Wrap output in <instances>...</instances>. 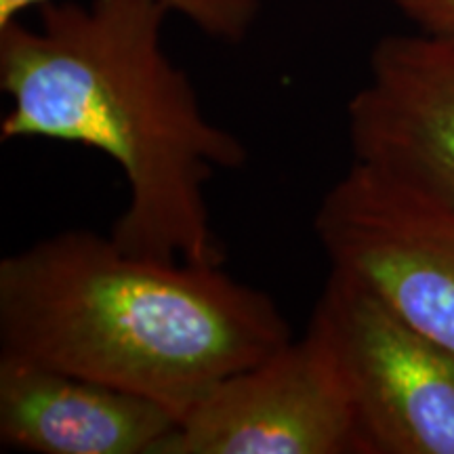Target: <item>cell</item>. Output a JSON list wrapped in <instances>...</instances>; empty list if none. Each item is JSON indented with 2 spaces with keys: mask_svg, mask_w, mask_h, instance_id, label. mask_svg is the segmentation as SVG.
I'll use <instances>...</instances> for the list:
<instances>
[{
  "mask_svg": "<svg viewBox=\"0 0 454 454\" xmlns=\"http://www.w3.org/2000/svg\"><path fill=\"white\" fill-rule=\"evenodd\" d=\"M164 0H44L38 24L0 27V141L99 150L129 196L114 242L135 257L223 265L207 185L248 162L247 144L204 114L164 47Z\"/></svg>",
  "mask_w": 454,
  "mask_h": 454,
  "instance_id": "cell-1",
  "label": "cell"
},
{
  "mask_svg": "<svg viewBox=\"0 0 454 454\" xmlns=\"http://www.w3.org/2000/svg\"><path fill=\"white\" fill-rule=\"evenodd\" d=\"M291 339L276 301L221 265L135 257L90 230L0 261V354L150 397L179 421Z\"/></svg>",
  "mask_w": 454,
  "mask_h": 454,
  "instance_id": "cell-2",
  "label": "cell"
},
{
  "mask_svg": "<svg viewBox=\"0 0 454 454\" xmlns=\"http://www.w3.org/2000/svg\"><path fill=\"white\" fill-rule=\"evenodd\" d=\"M308 326L337 364L360 454H454V351L339 270Z\"/></svg>",
  "mask_w": 454,
  "mask_h": 454,
  "instance_id": "cell-3",
  "label": "cell"
},
{
  "mask_svg": "<svg viewBox=\"0 0 454 454\" xmlns=\"http://www.w3.org/2000/svg\"><path fill=\"white\" fill-rule=\"evenodd\" d=\"M314 231L331 270L454 351V200L354 160L322 196Z\"/></svg>",
  "mask_w": 454,
  "mask_h": 454,
  "instance_id": "cell-4",
  "label": "cell"
},
{
  "mask_svg": "<svg viewBox=\"0 0 454 454\" xmlns=\"http://www.w3.org/2000/svg\"><path fill=\"white\" fill-rule=\"evenodd\" d=\"M164 454H360L348 391L314 328L208 391Z\"/></svg>",
  "mask_w": 454,
  "mask_h": 454,
  "instance_id": "cell-5",
  "label": "cell"
},
{
  "mask_svg": "<svg viewBox=\"0 0 454 454\" xmlns=\"http://www.w3.org/2000/svg\"><path fill=\"white\" fill-rule=\"evenodd\" d=\"M345 112L354 160L454 200V41L379 38Z\"/></svg>",
  "mask_w": 454,
  "mask_h": 454,
  "instance_id": "cell-6",
  "label": "cell"
},
{
  "mask_svg": "<svg viewBox=\"0 0 454 454\" xmlns=\"http://www.w3.org/2000/svg\"><path fill=\"white\" fill-rule=\"evenodd\" d=\"M179 419L150 397L0 354V444L36 454H164Z\"/></svg>",
  "mask_w": 454,
  "mask_h": 454,
  "instance_id": "cell-7",
  "label": "cell"
},
{
  "mask_svg": "<svg viewBox=\"0 0 454 454\" xmlns=\"http://www.w3.org/2000/svg\"><path fill=\"white\" fill-rule=\"evenodd\" d=\"M44 0H0V27ZM173 13L184 15L198 30L221 43H242L259 15V0H164Z\"/></svg>",
  "mask_w": 454,
  "mask_h": 454,
  "instance_id": "cell-8",
  "label": "cell"
},
{
  "mask_svg": "<svg viewBox=\"0 0 454 454\" xmlns=\"http://www.w3.org/2000/svg\"><path fill=\"white\" fill-rule=\"evenodd\" d=\"M419 32L454 41V0H387Z\"/></svg>",
  "mask_w": 454,
  "mask_h": 454,
  "instance_id": "cell-9",
  "label": "cell"
}]
</instances>
